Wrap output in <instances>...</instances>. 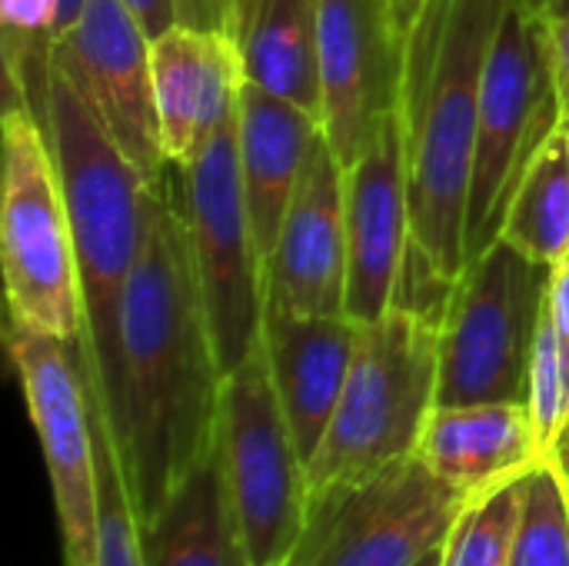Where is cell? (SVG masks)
Here are the masks:
<instances>
[{
    "label": "cell",
    "instance_id": "e575fe53",
    "mask_svg": "<svg viewBox=\"0 0 569 566\" xmlns=\"http://www.w3.org/2000/svg\"><path fill=\"white\" fill-rule=\"evenodd\" d=\"M420 566H440V550H437L433 557H427V560H423V564H420Z\"/></svg>",
    "mask_w": 569,
    "mask_h": 566
},
{
    "label": "cell",
    "instance_id": "e0dca14e",
    "mask_svg": "<svg viewBox=\"0 0 569 566\" xmlns=\"http://www.w3.org/2000/svg\"><path fill=\"white\" fill-rule=\"evenodd\" d=\"M357 344L360 324L347 314L307 317L273 304L263 307L260 347L303 460L313 457L330 427L357 357Z\"/></svg>",
    "mask_w": 569,
    "mask_h": 566
},
{
    "label": "cell",
    "instance_id": "83f0119b",
    "mask_svg": "<svg viewBox=\"0 0 569 566\" xmlns=\"http://www.w3.org/2000/svg\"><path fill=\"white\" fill-rule=\"evenodd\" d=\"M123 3L143 23L150 40L160 37L163 30H170L173 23H180V0H123Z\"/></svg>",
    "mask_w": 569,
    "mask_h": 566
},
{
    "label": "cell",
    "instance_id": "7a4b0ae2",
    "mask_svg": "<svg viewBox=\"0 0 569 566\" xmlns=\"http://www.w3.org/2000/svg\"><path fill=\"white\" fill-rule=\"evenodd\" d=\"M510 0H423L403 40V127L410 160L413 247L450 284L467 267L480 93L490 47Z\"/></svg>",
    "mask_w": 569,
    "mask_h": 566
},
{
    "label": "cell",
    "instance_id": "4fadbf2b",
    "mask_svg": "<svg viewBox=\"0 0 569 566\" xmlns=\"http://www.w3.org/2000/svg\"><path fill=\"white\" fill-rule=\"evenodd\" d=\"M467 504L473 500L413 454L353 490L310 534L300 566H420L443 547Z\"/></svg>",
    "mask_w": 569,
    "mask_h": 566
},
{
    "label": "cell",
    "instance_id": "ba28073f",
    "mask_svg": "<svg viewBox=\"0 0 569 566\" xmlns=\"http://www.w3.org/2000/svg\"><path fill=\"white\" fill-rule=\"evenodd\" d=\"M217 457L253 566H300L310 534L307 460L280 410L263 347L223 377Z\"/></svg>",
    "mask_w": 569,
    "mask_h": 566
},
{
    "label": "cell",
    "instance_id": "30bf717a",
    "mask_svg": "<svg viewBox=\"0 0 569 566\" xmlns=\"http://www.w3.org/2000/svg\"><path fill=\"white\" fill-rule=\"evenodd\" d=\"M7 350L50 474L63 564L97 566V437L77 344L10 320Z\"/></svg>",
    "mask_w": 569,
    "mask_h": 566
},
{
    "label": "cell",
    "instance_id": "f546056e",
    "mask_svg": "<svg viewBox=\"0 0 569 566\" xmlns=\"http://www.w3.org/2000/svg\"><path fill=\"white\" fill-rule=\"evenodd\" d=\"M227 7H230V0H197V23L193 27L227 30Z\"/></svg>",
    "mask_w": 569,
    "mask_h": 566
},
{
    "label": "cell",
    "instance_id": "7402d4cb",
    "mask_svg": "<svg viewBox=\"0 0 569 566\" xmlns=\"http://www.w3.org/2000/svg\"><path fill=\"white\" fill-rule=\"evenodd\" d=\"M500 240L547 267L569 254V147L563 130H553L533 157L510 200Z\"/></svg>",
    "mask_w": 569,
    "mask_h": 566
},
{
    "label": "cell",
    "instance_id": "d6986e66",
    "mask_svg": "<svg viewBox=\"0 0 569 566\" xmlns=\"http://www.w3.org/2000/svg\"><path fill=\"white\" fill-rule=\"evenodd\" d=\"M417 457L467 500L520 480L543 464L527 404H437Z\"/></svg>",
    "mask_w": 569,
    "mask_h": 566
},
{
    "label": "cell",
    "instance_id": "d4e9b609",
    "mask_svg": "<svg viewBox=\"0 0 569 566\" xmlns=\"http://www.w3.org/2000/svg\"><path fill=\"white\" fill-rule=\"evenodd\" d=\"M510 566H569V480L547 460L527 474L523 524Z\"/></svg>",
    "mask_w": 569,
    "mask_h": 566
},
{
    "label": "cell",
    "instance_id": "ac0fdd59",
    "mask_svg": "<svg viewBox=\"0 0 569 566\" xmlns=\"http://www.w3.org/2000/svg\"><path fill=\"white\" fill-rule=\"evenodd\" d=\"M320 130V120L303 107L243 80L237 100V167L263 267Z\"/></svg>",
    "mask_w": 569,
    "mask_h": 566
},
{
    "label": "cell",
    "instance_id": "4dcf8cb0",
    "mask_svg": "<svg viewBox=\"0 0 569 566\" xmlns=\"http://www.w3.org/2000/svg\"><path fill=\"white\" fill-rule=\"evenodd\" d=\"M390 3H393V17H397V23H400L403 37H407V30H410V23L417 20V13H420L423 0H390Z\"/></svg>",
    "mask_w": 569,
    "mask_h": 566
},
{
    "label": "cell",
    "instance_id": "9a60e30c",
    "mask_svg": "<svg viewBox=\"0 0 569 566\" xmlns=\"http://www.w3.org/2000/svg\"><path fill=\"white\" fill-rule=\"evenodd\" d=\"M347 170L320 130L263 267L267 304L307 317L347 314Z\"/></svg>",
    "mask_w": 569,
    "mask_h": 566
},
{
    "label": "cell",
    "instance_id": "5bb4252c",
    "mask_svg": "<svg viewBox=\"0 0 569 566\" xmlns=\"http://www.w3.org/2000/svg\"><path fill=\"white\" fill-rule=\"evenodd\" d=\"M410 247V160L397 107L347 170V317L370 324L393 307Z\"/></svg>",
    "mask_w": 569,
    "mask_h": 566
},
{
    "label": "cell",
    "instance_id": "8992f818",
    "mask_svg": "<svg viewBox=\"0 0 569 566\" xmlns=\"http://www.w3.org/2000/svg\"><path fill=\"white\" fill-rule=\"evenodd\" d=\"M0 264L10 320L77 344L83 297L73 224L50 137L17 100L3 110Z\"/></svg>",
    "mask_w": 569,
    "mask_h": 566
},
{
    "label": "cell",
    "instance_id": "cb8c5ba5",
    "mask_svg": "<svg viewBox=\"0 0 569 566\" xmlns=\"http://www.w3.org/2000/svg\"><path fill=\"white\" fill-rule=\"evenodd\" d=\"M527 410L540 457L560 467L569 480V347L547 320V310L533 344Z\"/></svg>",
    "mask_w": 569,
    "mask_h": 566
},
{
    "label": "cell",
    "instance_id": "d590c367",
    "mask_svg": "<svg viewBox=\"0 0 569 566\" xmlns=\"http://www.w3.org/2000/svg\"><path fill=\"white\" fill-rule=\"evenodd\" d=\"M530 3H537V7H543V10H553V0H530Z\"/></svg>",
    "mask_w": 569,
    "mask_h": 566
},
{
    "label": "cell",
    "instance_id": "8d00e7d4",
    "mask_svg": "<svg viewBox=\"0 0 569 566\" xmlns=\"http://www.w3.org/2000/svg\"><path fill=\"white\" fill-rule=\"evenodd\" d=\"M560 130H563V137H567V147H569V113L563 117V123H560Z\"/></svg>",
    "mask_w": 569,
    "mask_h": 566
},
{
    "label": "cell",
    "instance_id": "4316f807",
    "mask_svg": "<svg viewBox=\"0 0 569 566\" xmlns=\"http://www.w3.org/2000/svg\"><path fill=\"white\" fill-rule=\"evenodd\" d=\"M547 320L553 330L563 337L569 347V254L550 264V280H547Z\"/></svg>",
    "mask_w": 569,
    "mask_h": 566
},
{
    "label": "cell",
    "instance_id": "5b68a950",
    "mask_svg": "<svg viewBox=\"0 0 569 566\" xmlns=\"http://www.w3.org/2000/svg\"><path fill=\"white\" fill-rule=\"evenodd\" d=\"M560 123L553 13L530 0H510L490 47L480 93L463 234L467 264L500 240L520 180Z\"/></svg>",
    "mask_w": 569,
    "mask_h": 566
},
{
    "label": "cell",
    "instance_id": "603a6c76",
    "mask_svg": "<svg viewBox=\"0 0 569 566\" xmlns=\"http://www.w3.org/2000/svg\"><path fill=\"white\" fill-rule=\"evenodd\" d=\"M527 477L510 480L473 504L457 517L453 530L440 547V566H510L520 524H523Z\"/></svg>",
    "mask_w": 569,
    "mask_h": 566
},
{
    "label": "cell",
    "instance_id": "6da1fadb",
    "mask_svg": "<svg viewBox=\"0 0 569 566\" xmlns=\"http://www.w3.org/2000/svg\"><path fill=\"white\" fill-rule=\"evenodd\" d=\"M220 390L223 370L180 207V167L167 163L143 197V247L123 304L117 390L107 410H90L113 440L140 530L213 454Z\"/></svg>",
    "mask_w": 569,
    "mask_h": 566
},
{
    "label": "cell",
    "instance_id": "d6a6232c",
    "mask_svg": "<svg viewBox=\"0 0 569 566\" xmlns=\"http://www.w3.org/2000/svg\"><path fill=\"white\" fill-rule=\"evenodd\" d=\"M180 20L197 23V0H180Z\"/></svg>",
    "mask_w": 569,
    "mask_h": 566
},
{
    "label": "cell",
    "instance_id": "484cf974",
    "mask_svg": "<svg viewBox=\"0 0 569 566\" xmlns=\"http://www.w3.org/2000/svg\"><path fill=\"white\" fill-rule=\"evenodd\" d=\"M93 437H97V566H147L143 530L133 514L113 440L97 420H93Z\"/></svg>",
    "mask_w": 569,
    "mask_h": 566
},
{
    "label": "cell",
    "instance_id": "2e32d148",
    "mask_svg": "<svg viewBox=\"0 0 569 566\" xmlns=\"http://www.w3.org/2000/svg\"><path fill=\"white\" fill-rule=\"evenodd\" d=\"M150 63L163 160L187 167L237 117L240 53L227 30L180 20L153 37Z\"/></svg>",
    "mask_w": 569,
    "mask_h": 566
},
{
    "label": "cell",
    "instance_id": "f1b7e54d",
    "mask_svg": "<svg viewBox=\"0 0 569 566\" xmlns=\"http://www.w3.org/2000/svg\"><path fill=\"white\" fill-rule=\"evenodd\" d=\"M553 53H557V90L563 117L569 113V10L553 17Z\"/></svg>",
    "mask_w": 569,
    "mask_h": 566
},
{
    "label": "cell",
    "instance_id": "277c9868",
    "mask_svg": "<svg viewBox=\"0 0 569 566\" xmlns=\"http://www.w3.org/2000/svg\"><path fill=\"white\" fill-rule=\"evenodd\" d=\"M437 320L390 307L383 317L360 324V344L340 404L320 447L307 460L310 534L353 490L417 454L427 417L437 407Z\"/></svg>",
    "mask_w": 569,
    "mask_h": 566
},
{
    "label": "cell",
    "instance_id": "836d02e7",
    "mask_svg": "<svg viewBox=\"0 0 569 566\" xmlns=\"http://www.w3.org/2000/svg\"><path fill=\"white\" fill-rule=\"evenodd\" d=\"M569 10V0H553V10H550V13H553V17H560V13H567Z\"/></svg>",
    "mask_w": 569,
    "mask_h": 566
},
{
    "label": "cell",
    "instance_id": "8fae6325",
    "mask_svg": "<svg viewBox=\"0 0 569 566\" xmlns=\"http://www.w3.org/2000/svg\"><path fill=\"white\" fill-rule=\"evenodd\" d=\"M150 33L123 0H87L57 37L53 67L80 90L123 157L153 183L163 170Z\"/></svg>",
    "mask_w": 569,
    "mask_h": 566
},
{
    "label": "cell",
    "instance_id": "3957f363",
    "mask_svg": "<svg viewBox=\"0 0 569 566\" xmlns=\"http://www.w3.org/2000/svg\"><path fill=\"white\" fill-rule=\"evenodd\" d=\"M43 130L60 170L77 270L83 327L77 357L90 410H107L120 377V330L127 287L143 247L147 177L123 157L80 90L53 67Z\"/></svg>",
    "mask_w": 569,
    "mask_h": 566
},
{
    "label": "cell",
    "instance_id": "9c48e42d",
    "mask_svg": "<svg viewBox=\"0 0 569 566\" xmlns=\"http://www.w3.org/2000/svg\"><path fill=\"white\" fill-rule=\"evenodd\" d=\"M180 207L193 270L223 377L257 347L263 324V264L237 167V117L180 167Z\"/></svg>",
    "mask_w": 569,
    "mask_h": 566
},
{
    "label": "cell",
    "instance_id": "1f68e13d",
    "mask_svg": "<svg viewBox=\"0 0 569 566\" xmlns=\"http://www.w3.org/2000/svg\"><path fill=\"white\" fill-rule=\"evenodd\" d=\"M83 7H87V0H60V33L80 17Z\"/></svg>",
    "mask_w": 569,
    "mask_h": 566
},
{
    "label": "cell",
    "instance_id": "44dd1931",
    "mask_svg": "<svg viewBox=\"0 0 569 566\" xmlns=\"http://www.w3.org/2000/svg\"><path fill=\"white\" fill-rule=\"evenodd\" d=\"M147 566H253L227 497L217 447L143 527Z\"/></svg>",
    "mask_w": 569,
    "mask_h": 566
},
{
    "label": "cell",
    "instance_id": "52a82bcc",
    "mask_svg": "<svg viewBox=\"0 0 569 566\" xmlns=\"http://www.w3.org/2000/svg\"><path fill=\"white\" fill-rule=\"evenodd\" d=\"M550 267L497 240L457 277L440 317L437 404H527Z\"/></svg>",
    "mask_w": 569,
    "mask_h": 566
},
{
    "label": "cell",
    "instance_id": "7c38bea8",
    "mask_svg": "<svg viewBox=\"0 0 569 566\" xmlns=\"http://www.w3.org/2000/svg\"><path fill=\"white\" fill-rule=\"evenodd\" d=\"M403 40L390 0H320V127L343 170L400 107Z\"/></svg>",
    "mask_w": 569,
    "mask_h": 566
},
{
    "label": "cell",
    "instance_id": "ffe728a7",
    "mask_svg": "<svg viewBox=\"0 0 569 566\" xmlns=\"http://www.w3.org/2000/svg\"><path fill=\"white\" fill-rule=\"evenodd\" d=\"M243 80L320 120V0H230Z\"/></svg>",
    "mask_w": 569,
    "mask_h": 566
}]
</instances>
